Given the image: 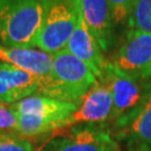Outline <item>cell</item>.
I'll return each mask as SVG.
<instances>
[{"label": "cell", "mask_w": 151, "mask_h": 151, "mask_svg": "<svg viewBox=\"0 0 151 151\" xmlns=\"http://www.w3.org/2000/svg\"><path fill=\"white\" fill-rule=\"evenodd\" d=\"M101 82L108 85L112 94L113 110L110 123H113L114 121L131 113L139 105L151 81L137 80L122 74L109 62Z\"/></svg>", "instance_id": "7"}, {"label": "cell", "mask_w": 151, "mask_h": 151, "mask_svg": "<svg viewBox=\"0 0 151 151\" xmlns=\"http://www.w3.org/2000/svg\"><path fill=\"white\" fill-rule=\"evenodd\" d=\"M0 151H34V146L17 133H0Z\"/></svg>", "instance_id": "16"}, {"label": "cell", "mask_w": 151, "mask_h": 151, "mask_svg": "<svg viewBox=\"0 0 151 151\" xmlns=\"http://www.w3.org/2000/svg\"><path fill=\"white\" fill-rule=\"evenodd\" d=\"M148 80L151 81V60H150V64H149V68H148Z\"/></svg>", "instance_id": "19"}, {"label": "cell", "mask_w": 151, "mask_h": 151, "mask_svg": "<svg viewBox=\"0 0 151 151\" xmlns=\"http://www.w3.org/2000/svg\"><path fill=\"white\" fill-rule=\"evenodd\" d=\"M147 151H151V149H149V150H147Z\"/></svg>", "instance_id": "20"}, {"label": "cell", "mask_w": 151, "mask_h": 151, "mask_svg": "<svg viewBox=\"0 0 151 151\" xmlns=\"http://www.w3.org/2000/svg\"><path fill=\"white\" fill-rule=\"evenodd\" d=\"M113 100L109 86L104 82L97 81L81 97L77 110L70 116L66 130L77 125L103 127L112 119Z\"/></svg>", "instance_id": "8"}, {"label": "cell", "mask_w": 151, "mask_h": 151, "mask_svg": "<svg viewBox=\"0 0 151 151\" xmlns=\"http://www.w3.org/2000/svg\"><path fill=\"white\" fill-rule=\"evenodd\" d=\"M80 16V0H48L36 47L49 55L64 50Z\"/></svg>", "instance_id": "4"}, {"label": "cell", "mask_w": 151, "mask_h": 151, "mask_svg": "<svg viewBox=\"0 0 151 151\" xmlns=\"http://www.w3.org/2000/svg\"><path fill=\"white\" fill-rule=\"evenodd\" d=\"M96 76L66 49L53 55V73L42 77L37 95L78 104L81 97L97 83Z\"/></svg>", "instance_id": "3"}, {"label": "cell", "mask_w": 151, "mask_h": 151, "mask_svg": "<svg viewBox=\"0 0 151 151\" xmlns=\"http://www.w3.org/2000/svg\"><path fill=\"white\" fill-rule=\"evenodd\" d=\"M151 60V34L128 29L123 42L110 62L120 73L137 80H148Z\"/></svg>", "instance_id": "5"}, {"label": "cell", "mask_w": 151, "mask_h": 151, "mask_svg": "<svg viewBox=\"0 0 151 151\" xmlns=\"http://www.w3.org/2000/svg\"><path fill=\"white\" fill-rule=\"evenodd\" d=\"M105 151H122L121 149H120V147H119V145H118V142L115 140H113V142L109 146V148L106 149Z\"/></svg>", "instance_id": "18"}, {"label": "cell", "mask_w": 151, "mask_h": 151, "mask_svg": "<svg viewBox=\"0 0 151 151\" xmlns=\"http://www.w3.org/2000/svg\"><path fill=\"white\" fill-rule=\"evenodd\" d=\"M111 132L103 127L77 125L68 133L52 141L46 151H105L113 142Z\"/></svg>", "instance_id": "9"}, {"label": "cell", "mask_w": 151, "mask_h": 151, "mask_svg": "<svg viewBox=\"0 0 151 151\" xmlns=\"http://www.w3.org/2000/svg\"><path fill=\"white\" fill-rule=\"evenodd\" d=\"M42 77L16 66L0 63V103L15 104L24 99L37 95Z\"/></svg>", "instance_id": "12"}, {"label": "cell", "mask_w": 151, "mask_h": 151, "mask_svg": "<svg viewBox=\"0 0 151 151\" xmlns=\"http://www.w3.org/2000/svg\"><path fill=\"white\" fill-rule=\"evenodd\" d=\"M19 122L11 105L0 103V133H17Z\"/></svg>", "instance_id": "17"}, {"label": "cell", "mask_w": 151, "mask_h": 151, "mask_svg": "<svg viewBox=\"0 0 151 151\" xmlns=\"http://www.w3.org/2000/svg\"><path fill=\"white\" fill-rule=\"evenodd\" d=\"M11 106L19 122L18 134L28 140L66 129L70 116L77 110L74 103L42 95L28 96Z\"/></svg>", "instance_id": "2"}, {"label": "cell", "mask_w": 151, "mask_h": 151, "mask_svg": "<svg viewBox=\"0 0 151 151\" xmlns=\"http://www.w3.org/2000/svg\"><path fill=\"white\" fill-rule=\"evenodd\" d=\"M80 12L102 50L106 53L114 45L116 35L108 0H80Z\"/></svg>", "instance_id": "11"}, {"label": "cell", "mask_w": 151, "mask_h": 151, "mask_svg": "<svg viewBox=\"0 0 151 151\" xmlns=\"http://www.w3.org/2000/svg\"><path fill=\"white\" fill-rule=\"evenodd\" d=\"M48 0H0V43L35 48Z\"/></svg>", "instance_id": "1"}, {"label": "cell", "mask_w": 151, "mask_h": 151, "mask_svg": "<svg viewBox=\"0 0 151 151\" xmlns=\"http://www.w3.org/2000/svg\"><path fill=\"white\" fill-rule=\"evenodd\" d=\"M128 29L151 34V0H138L128 20Z\"/></svg>", "instance_id": "14"}, {"label": "cell", "mask_w": 151, "mask_h": 151, "mask_svg": "<svg viewBox=\"0 0 151 151\" xmlns=\"http://www.w3.org/2000/svg\"><path fill=\"white\" fill-rule=\"evenodd\" d=\"M111 125L113 130L111 135L127 142L132 150L151 149V82L139 105L131 113L114 121Z\"/></svg>", "instance_id": "6"}, {"label": "cell", "mask_w": 151, "mask_h": 151, "mask_svg": "<svg viewBox=\"0 0 151 151\" xmlns=\"http://www.w3.org/2000/svg\"><path fill=\"white\" fill-rule=\"evenodd\" d=\"M65 49L85 63L99 81L102 80L109 62L105 60L104 52L84 22L82 16H80L75 30L72 34Z\"/></svg>", "instance_id": "10"}, {"label": "cell", "mask_w": 151, "mask_h": 151, "mask_svg": "<svg viewBox=\"0 0 151 151\" xmlns=\"http://www.w3.org/2000/svg\"><path fill=\"white\" fill-rule=\"evenodd\" d=\"M0 63L14 65L43 78L53 73V55L38 48L7 47L0 43Z\"/></svg>", "instance_id": "13"}, {"label": "cell", "mask_w": 151, "mask_h": 151, "mask_svg": "<svg viewBox=\"0 0 151 151\" xmlns=\"http://www.w3.org/2000/svg\"><path fill=\"white\" fill-rule=\"evenodd\" d=\"M138 0H108L115 27L128 26V20Z\"/></svg>", "instance_id": "15"}]
</instances>
